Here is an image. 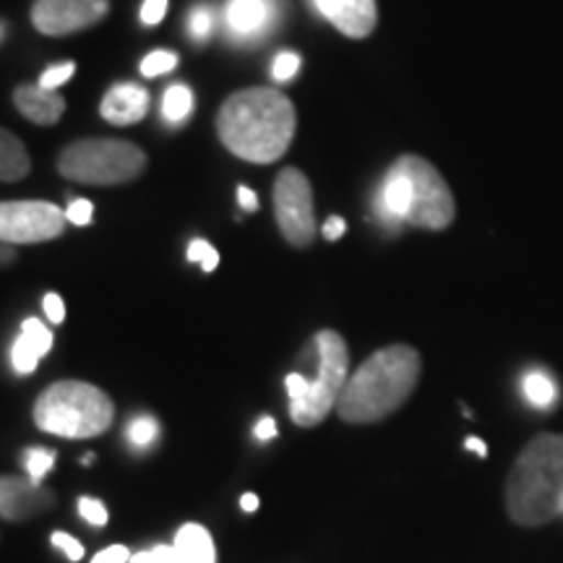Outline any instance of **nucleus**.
Segmentation results:
<instances>
[{
	"mask_svg": "<svg viewBox=\"0 0 563 563\" xmlns=\"http://www.w3.org/2000/svg\"><path fill=\"white\" fill-rule=\"evenodd\" d=\"M295 125L292 102L277 89L251 87L230 95L217 115L222 144L253 165H272L290 150Z\"/></svg>",
	"mask_w": 563,
	"mask_h": 563,
	"instance_id": "obj_1",
	"label": "nucleus"
},
{
	"mask_svg": "<svg viewBox=\"0 0 563 563\" xmlns=\"http://www.w3.org/2000/svg\"><path fill=\"white\" fill-rule=\"evenodd\" d=\"M420 378V355L410 344L376 350L344 386L336 415L352 426H371L397 412Z\"/></svg>",
	"mask_w": 563,
	"mask_h": 563,
	"instance_id": "obj_2",
	"label": "nucleus"
},
{
	"mask_svg": "<svg viewBox=\"0 0 563 563\" xmlns=\"http://www.w3.org/2000/svg\"><path fill=\"white\" fill-rule=\"evenodd\" d=\"M506 511L519 527H543L563 511V433L527 443L506 477Z\"/></svg>",
	"mask_w": 563,
	"mask_h": 563,
	"instance_id": "obj_3",
	"label": "nucleus"
},
{
	"mask_svg": "<svg viewBox=\"0 0 563 563\" xmlns=\"http://www.w3.org/2000/svg\"><path fill=\"white\" fill-rule=\"evenodd\" d=\"M112 420V399L87 382H55L34 402L37 428L58 439H95L108 431Z\"/></svg>",
	"mask_w": 563,
	"mask_h": 563,
	"instance_id": "obj_4",
	"label": "nucleus"
},
{
	"mask_svg": "<svg viewBox=\"0 0 563 563\" xmlns=\"http://www.w3.org/2000/svg\"><path fill=\"white\" fill-rule=\"evenodd\" d=\"M306 357L313 363V378L302 376L306 394L290 405V418L295 426L313 428L336 410V402L350 382V352L334 329H321L308 344Z\"/></svg>",
	"mask_w": 563,
	"mask_h": 563,
	"instance_id": "obj_5",
	"label": "nucleus"
},
{
	"mask_svg": "<svg viewBox=\"0 0 563 563\" xmlns=\"http://www.w3.org/2000/svg\"><path fill=\"white\" fill-rule=\"evenodd\" d=\"M146 167V154L121 139H81L58 157V173L84 186H121L136 180Z\"/></svg>",
	"mask_w": 563,
	"mask_h": 563,
	"instance_id": "obj_6",
	"label": "nucleus"
},
{
	"mask_svg": "<svg viewBox=\"0 0 563 563\" xmlns=\"http://www.w3.org/2000/svg\"><path fill=\"white\" fill-rule=\"evenodd\" d=\"M394 165L407 175L412 188V201H410V214L407 222L422 230H443L454 222L456 203L452 196V188L446 186V180L441 178V173L435 170L428 159L415 157V154H405Z\"/></svg>",
	"mask_w": 563,
	"mask_h": 563,
	"instance_id": "obj_7",
	"label": "nucleus"
},
{
	"mask_svg": "<svg viewBox=\"0 0 563 563\" xmlns=\"http://www.w3.org/2000/svg\"><path fill=\"white\" fill-rule=\"evenodd\" d=\"M274 217L279 232L295 249H308L316 238L313 191L306 175L295 167H285L274 183Z\"/></svg>",
	"mask_w": 563,
	"mask_h": 563,
	"instance_id": "obj_8",
	"label": "nucleus"
},
{
	"mask_svg": "<svg viewBox=\"0 0 563 563\" xmlns=\"http://www.w3.org/2000/svg\"><path fill=\"white\" fill-rule=\"evenodd\" d=\"M68 217L51 201L0 203V238L5 243H45L60 238Z\"/></svg>",
	"mask_w": 563,
	"mask_h": 563,
	"instance_id": "obj_9",
	"label": "nucleus"
},
{
	"mask_svg": "<svg viewBox=\"0 0 563 563\" xmlns=\"http://www.w3.org/2000/svg\"><path fill=\"white\" fill-rule=\"evenodd\" d=\"M110 0H37L32 5V24L42 34H63L89 30L108 16Z\"/></svg>",
	"mask_w": 563,
	"mask_h": 563,
	"instance_id": "obj_10",
	"label": "nucleus"
},
{
	"mask_svg": "<svg viewBox=\"0 0 563 563\" xmlns=\"http://www.w3.org/2000/svg\"><path fill=\"white\" fill-rule=\"evenodd\" d=\"M55 504V493L32 477H3L0 481V514L5 522H24V519L45 514Z\"/></svg>",
	"mask_w": 563,
	"mask_h": 563,
	"instance_id": "obj_11",
	"label": "nucleus"
},
{
	"mask_svg": "<svg viewBox=\"0 0 563 563\" xmlns=\"http://www.w3.org/2000/svg\"><path fill=\"white\" fill-rule=\"evenodd\" d=\"M277 0H230L228 26L241 42H258L277 24Z\"/></svg>",
	"mask_w": 563,
	"mask_h": 563,
	"instance_id": "obj_12",
	"label": "nucleus"
},
{
	"mask_svg": "<svg viewBox=\"0 0 563 563\" xmlns=\"http://www.w3.org/2000/svg\"><path fill=\"white\" fill-rule=\"evenodd\" d=\"M316 9L352 40L368 37L376 30V0H316Z\"/></svg>",
	"mask_w": 563,
	"mask_h": 563,
	"instance_id": "obj_13",
	"label": "nucleus"
},
{
	"mask_svg": "<svg viewBox=\"0 0 563 563\" xmlns=\"http://www.w3.org/2000/svg\"><path fill=\"white\" fill-rule=\"evenodd\" d=\"M100 112L104 121L112 125H131L144 121V115L150 112V91L131 81L115 84L102 97Z\"/></svg>",
	"mask_w": 563,
	"mask_h": 563,
	"instance_id": "obj_14",
	"label": "nucleus"
},
{
	"mask_svg": "<svg viewBox=\"0 0 563 563\" xmlns=\"http://www.w3.org/2000/svg\"><path fill=\"white\" fill-rule=\"evenodd\" d=\"M13 104L24 118L40 125H55L66 112V100L51 89H42L40 84H21L13 91Z\"/></svg>",
	"mask_w": 563,
	"mask_h": 563,
	"instance_id": "obj_15",
	"label": "nucleus"
},
{
	"mask_svg": "<svg viewBox=\"0 0 563 563\" xmlns=\"http://www.w3.org/2000/svg\"><path fill=\"white\" fill-rule=\"evenodd\" d=\"M175 551H178L180 563H217L214 540L207 527L199 522H186L175 532Z\"/></svg>",
	"mask_w": 563,
	"mask_h": 563,
	"instance_id": "obj_16",
	"label": "nucleus"
},
{
	"mask_svg": "<svg viewBox=\"0 0 563 563\" xmlns=\"http://www.w3.org/2000/svg\"><path fill=\"white\" fill-rule=\"evenodd\" d=\"M30 154L19 136L11 131H0V178L3 183H16L30 175Z\"/></svg>",
	"mask_w": 563,
	"mask_h": 563,
	"instance_id": "obj_17",
	"label": "nucleus"
},
{
	"mask_svg": "<svg viewBox=\"0 0 563 563\" xmlns=\"http://www.w3.org/2000/svg\"><path fill=\"white\" fill-rule=\"evenodd\" d=\"M522 391L527 397V402L538 410H551V407L559 402V386L551 376H545L543 371H532L527 373L522 382Z\"/></svg>",
	"mask_w": 563,
	"mask_h": 563,
	"instance_id": "obj_18",
	"label": "nucleus"
},
{
	"mask_svg": "<svg viewBox=\"0 0 563 563\" xmlns=\"http://www.w3.org/2000/svg\"><path fill=\"white\" fill-rule=\"evenodd\" d=\"M191 110H194V91L183 87V84H173V87L165 91V97H162V115H165L167 123L173 125L183 123L188 115H191Z\"/></svg>",
	"mask_w": 563,
	"mask_h": 563,
	"instance_id": "obj_19",
	"label": "nucleus"
},
{
	"mask_svg": "<svg viewBox=\"0 0 563 563\" xmlns=\"http://www.w3.org/2000/svg\"><path fill=\"white\" fill-rule=\"evenodd\" d=\"M159 435V422L150 418V415H141V418H133L125 428V439L133 449H146L157 441Z\"/></svg>",
	"mask_w": 563,
	"mask_h": 563,
	"instance_id": "obj_20",
	"label": "nucleus"
},
{
	"mask_svg": "<svg viewBox=\"0 0 563 563\" xmlns=\"http://www.w3.org/2000/svg\"><path fill=\"white\" fill-rule=\"evenodd\" d=\"M21 464H24L26 477L42 483V477H45L55 467V452H51V449H40V446L26 449Z\"/></svg>",
	"mask_w": 563,
	"mask_h": 563,
	"instance_id": "obj_21",
	"label": "nucleus"
},
{
	"mask_svg": "<svg viewBox=\"0 0 563 563\" xmlns=\"http://www.w3.org/2000/svg\"><path fill=\"white\" fill-rule=\"evenodd\" d=\"M40 361H42V357L37 355V350H34L32 344L19 334L16 342L11 344V365H13V371H16L19 376H30V373L37 371V363Z\"/></svg>",
	"mask_w": 563,
	"mask_h": 563,
	"instance_id": "obj_22",
	"label": "nucleus"
},
{
	"mask_svg": "<svg viewBox=\"0 0 563 563\" xmlns=\"http://www.w3.org/2000/svg\"><path fill=\"white\" fill-rule=\"evenodd\" d=\"M19 334L24 336V340L30 342L34 350H37L40 357H45L47 352L53 350V332L40 319H24Z\"/></svg>",
	"mask_w": 563,
	"mask_h": 563,
	"instance_id": "obj_23",
	"label": "nucleus"
},
{
	"mask_svg": "<svg viewBox=\"0 0 563 563\" xmlns=\"http://www.w3.org/2000/svg\"><path fill=\"white\" fill-rule=\"evenodd\" d=\"M175 66H178V55L170 51H157V53H150L144 60H141V74L152 79V76L170 74Z\"/></svg>",
	"mask_w": 563,
	"mask_h": 563,
	"instance_id": "obj_24",
	"label": "nucleus"
},
{
	"mask_svg": "<svg viewBox=\"0 0 563 563\" xmlns=\"http://www.w3.org/2000/svg\"><path fill=\"white\" fill-rule=\"evenodd\" d=\"M186 256H188V262L201 264L203 272H214L217 264H220V253L211 249V243L201 241V238H199V241H194L191 245H188Z\"/></svg>",
	"mask_w": 563,
	"mask_h": 563,
	"instance_id": "obj_25",
	"label": "nucleus"
},
{
	"mask_svg": "<svg viewBox=\"0 0 563 563\" xmlns=\"http://www.w3.org/2000/svg\"><path fill=\"white\" fill-rule=\"evenodd\" d=\"M79 514H81L84 522H89L91 527H104V525H108V517H110L100 498H91V496L79 498Z\"/></svg>",
	"mask_w": 563,
	"mask_h": 563,
	"instance_id": "obj_26",
	"label": "nucleus"
},
{
	"mask_svg": "<svg viewBox=\"0 0 563 563\" xmlns=\"http://www.w3.org/2000/svg\"><path fill=\"white\" fill-rule=\"evenodd\" d=\"M74 74H76V66H74V63H60V66L47 68L45 74L40 76V87H42V89H51V91H55L58 87H63V84H66Z\"/></svg>",
	"mask_w": 563,
	"mask_h": 563,
	"instance_id": "obj_27",
	"label": "nucleus"
},
{
	"mask_svg": "<svg viewBox=\"0 0 563 563\" xmlns=\"http://www.w3.org/2000/svg\"><path fill=\"white\" fill-rule=\"evenodd\" d=\"M211 26H214V19H211V11L196 9L188 19V32H191L194 40H207L211 34Z\"/></svg>",
	"mask_w": 563,
	"mask_h": 563,
	"instance_id": "obj_28",
	"label": "nucleus"
},
{
	"mask_svg": "<svg viewBox=\"0 0 563 563\" xmlns=\"http://www.w3.org/2000/svg\"><path fill=\"white\" fill-rule=\"evenodd\" d=\"M51 543H53L55 548H60V551L68 555L70 563H76V561L84 559V545L79 543V540L74 538V534L53 532V534H51Z\"/></svg>",
	"mask_w": 563,
	"mask_h": 563,
	"instance_id": "obj_29",
	"label": "nucleus"
},
{
	"mask_svg": "<svg viewBox=\"0 0 563 563\" xmlns=\"http://www.w3.org/2000/svg\"><path fill=\"white\" fill-rule=\"evenodd\" d=\"M298 68H300L298 55L282 53V55H277V60H274L272 74H274V79H277V81H287V79H292L295 74H298Z\"/></svg>",
	"mask_w": 563,
	"mask_h": 563,
	"instance_id": "obj_30",
	"label": "nucleus"
},
{
	"mask_svg": "<svg viewBox=\"0 0 563 563\" xmlns=\"http://www.w3.org/2000/svg\"><path fill=\"white\" fill-rule=\"evenodd\" d=\"M66 217H68L70 224H76V228H84V224H89L91 217H95V207H91V201H87V199H76V201L68 203Z\"/></svg>",
	"mask_w": 563,
	"mask_h": 563,
	"instance_id": "obj_31",
	"label": "nucleus"
},
{
	"mask_svg": "<svg viewBox=\"0 0 563 563\" xmlns=\"http://www.w3.org/2000/svg\"><path fill=\"white\" fill-rule=\"evenodd\" d=\"M165 13L167 0H144V5H141V21H144L146 26L159 24V21L165 19Z\"/></svg>",
	"mask_w": 563,
	"mask_h": 563,
	"instance_id": "obj_32",
	"label": "nucleus"
},
{
	"mask_svg": "<svg viewBox=\"0 0 563 563\" xmlns=\"http://www.w3.org/2000/svg\"><path fill=\"white\" fill-rule=\"evenodd\" d=\"M42 308H45V316L53 323H63V319H66V306H63L60 295L47 292L45 300H42Z\"/></svg>",
	"mask_w": 563,
	"mask_h": 563,
	"instance_id": "obj_33",
	"label": "nucleus"
},
{
	"mask_svg": "<svg viewBox=\"0 0 563 563\" xmlns=\"http://www.w3.org/2000/svg\"><path fill=\"white\" fill-rule=\"evenodd\" d=\"M131 551L125 545H110L91 559V563H129Z\"/></svg>",
	"mask_w": 563,
	"mask_h": 563,
	"instance_id": "obj_34",
	"label": "nucleus"
},
{
	"mask_svg": "<svg viewBox=\"0 0 563 563\" xmlns=\"http://www.w3.org/2000/svg\"><path fill=\"white\" fill-rule=\"evenodd\" d=\"M321 232H323V238H327V241H340L344 232H347V222H344L342 217H329V220L323 222Z\"/></svg>",
	"mask_w": 563,
	"mask_h": 563,
	"instance_id": "obj_35",
	"label": "nucleus"
},
{
	"mask_svg": "<svg viewBox=\"0 0 563 563\" xmlns=\"http://www.w3.org/2000/svg\"><path fill=\"white\" fill-rule=\"evenodd\" d=\"M253 435H256L258 441L277 439V422H274V418H269V415H264V418L256 422V428H253Z\"/></svg>",
	"mask_w": 563,
	"mask_h": 563,
	"instance_id": "obj_36",
	"label": "nucleus"
},
{
	"mask_svg": "<svg viewBox=\"0 0 563 563\" xmlns=\"http://www.w3.org/2000/svg\"><path fill=\"white\" fill-rule=\"evenodd\" d=\"M154 563H180L175 545H154Z\"/></svg>",
	"mask_w": 563,
	"mask_h": 563,
	"instance_id": "obj_37",
	"label": "nucleus"
},
{
	"mask_svg": "<svg viewBox=\"0 0 563 563\" xmlns=\"http://www.w3.org/2000/svg\"><path fill=\"white\" fill-rule=\"evenodd\" d=\"M238 203H241L245 211H256L258 209V196L253 194L249 186H238Z\"/></svg>",
	"mask_w": 563,
	"mask_h": 563,
	"instance_id": "obj_38",
	"label": "nucleus"
},
{
	"mask_svg": "<svg viewBox=\"0 0 563 563\" xmlns=\"http://www.w3.org/2000/svg\"><path fill=\"white\" fill-rule=\"evenodd\" d=\"M258 506H262V501H258L256 493H243V496H241V509H243V511L253 514V511L258 509Z\"/></svg>",
	"mask_w": 563,
	"mask_h": 563,
	"instance_id": "obj_39",
	"label": "nucleus"
},
{
	"mask_svg": "<svg viewBox=\"0 0 563 563\" xmlns=\"http://www.w3.org/2000/svg\"><path fill=\"white\" fill-rule=\"evenodd\" d=\"M464 446H467L470 452H475L477 456H485V454H488V446H485V443H483L481 439H477V435H470V439L464 441Z\"/></svg>",
	"mask_w": 563,
	"mask_h": 563,
	"instance_id": "obj_40",
	"label": "nucleus"
},
{
	"mask_svg": "<svg viewBox=\"0 0 563 563\" xmlns=\"http://www.w3.org/2000/svg\"><path fill=\"white\" fill-rule=\"evenodd\" d=\"M129 563H154V551L150 548V551H141L136 555H131Z\"/></svg>",
	"mask_w": 563,
	"mask_h": 563,
	"instance_id": "obj_41",
	"label": "nucleus"
},
{
	"mask_svg": "<svg viewBox=\"0 0 563 563\" xmlns=\"http://www.w3.org/2000/svg\"><path fill=\"white\" fill-rule=\"evenodd\" d=\"M97 460V456L95 454H84V460H81V464H84V467H89V464L91 462H95Z\"/></svg>",
	"mask_w": 563,
	"mask_h": 563,
	"instance_id": "obj_42",
	"label": "nucleus"
}]
</instances>
